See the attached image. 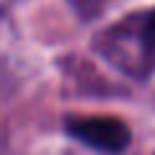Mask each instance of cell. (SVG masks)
<instances>
[{"instance_id": "cell-1", "label": "cell", "mask_w": 155, "mask_h": 155, "mask_svg": "<svg viewBox=\"0 0 155 155\" xmlns=\"http://www.w3.org/2000/svg\"><path fill=\"white\" fill-rule=\"evenodd\" d=\"M65 127L75 140L104 153H122L132 140L129 127L116 116H70Z\"/></svg>"}, {"instance_id": "cell-2", "label": "cell", "mask_w": 155, "mask_h": 155, "mask_svg": "<svg viewBox=\"0 0 155 155\" xmlns=\"http://www.w3.org/2000/svg\"><path fill=\"white\" fill-rule=\"evenodd\" d=\"M145 41L150 47H155V11L147 16V23H145Z\"/></svg>"}]
</instances>
